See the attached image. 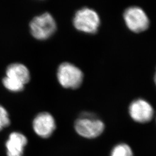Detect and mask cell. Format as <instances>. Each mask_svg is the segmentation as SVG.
I'll use <instances>...</instances> for the list:
<instances>
[{
  "mask_svg": "<svg viewBox=\"0 0 156 156\" xmlns=\"http://www.w3.org/2000/svg\"><path fill=\"white\" fill-rule=\"evenodd\" d=\"M123 17L127 27L134 33H141L149 28V18L144 11L139 7L128 8L124 12Z\"/></svg>",
  "mask_w": 156,
  "mask_h": 156,
  "instance_id": "5",
  "label": "cell"
},
{
  "mask_svg": "<svg viewBox=\"0 0 156 156\" xmlns=\"http://www.w3.org/2000/svg\"><path fill=\"white\" fill-rule=\"evenodd\" d=\"M130 116L134 121L140 123L151 122L154 116V109L146 101L138 99L133 101L129 107Z\"/></svg>",
  "mask_w": 156,
  "mask_h": 156,
  "instance_id": "7",
  "label": "cell"
},
{
  "mask_svg": "<svg viewBox=\"0 0 156 156\" xmlns=\"http://www.w3.org/2000/svg\"><path fill=\"white\" fill-rule=\"evenodd\" d=\"M33 127L35 134L41 138H48L56 129L55 119L49 112H41L34 119Z\"/></svg>",
  "mask_w": 156,
  "mask_h": 156,
  "instance_id": "6",
  "label": "cell"
},
{
  "mask_svg": "<svg viewBox=\"0 0 156 156\" xmlns=\"http://www.w3.org/2000/svg\"><path fill=\"white\" fill-rule=\"evenodd\" d=\"M5 76L26 85L31 79L28 68L20 62H13L6 67Z\"/></svg>",
  "mask_w": 156,
  "mask_h": 156,
  "instance_id": "9",
  "label": "cell"
},
{
  "mask_svg": "<svg viewBox=\"0 0 156 156\" xmlns=\"http://www.w3.org/2000/svg\"><path fill=\"white\" fill-rule=\"evenodd\" d=\"M29 26L30 33L34 38L41 41L49 38L57 30L56 20L49 12L34 17Z\"/></svg>",
  "mask_w": 156,
  "mask_h": 156,
  "instance_id": "2",
  "label": "cell"
},
{
  "mask_svg": "<svg viewBox=\"0 0 156 156\" xmlns=\"http://www.w3.org/2000/svg\"><path fill=\"white\" fill-rule=\"evenodd\" d=\"M57 78L59 84L65 89H76L83 83V73L73 64L64 62L57 70Z\"/></svg>",
  "mask_w": 156,
  "mask_h": 156,
  "instance_id": "3",
  "label": "cell"
},
{
  "mask_svg": "<svg viewBox=\"0 0 156 156\" xmlns=\"http://www.w3.org/2000/svg\"><path fill=\"white\" fill-rule=\"evenodd\" d=\"M27 144V139L24 135L19 132L12 133L6 142L7 156H23Z\"/></svg>",
  "mask_w": 156,
  "mask_h": 156,
  "instance_id": "8",
  "label": "cell"
},
{
  "mask_svg": "<svg viewBox=\"0 0 156 156\" xmlns=\"http://www.w3.org/2000/svg\"><path fill=\"white\" fill-rule=\"evenodd\" d=\"M73 23L77 30L84 33L94 34L100 27V17L94 9L89 7H83L75 12Z\"/></svg>",
  "mask_w": 156,
  "mask_h": 156,
  "instance_id": "1",
  "label": "cell"
},
{
  "mask_svg": "<svg viewBox=\"0 0 156 156\" xmlns=\"http://www.w3.org/2000/svg\"><path fill=\"white\" fill-rule=\"evenodd\" d=\"M76 132L81 136L93 139L99 136L104 132L105 125L98 119L89 113H84L78 119L75 123Z\"/></svg>",
  "mask_w": 156,
  "mask_h": 156,
  "instance_id": "4",
  "label": "cell"
},
{
  "mask_svg": "<svg viewBox=\"0 0 156 156\" xmlns=\"http://www.w3.org/2000/svg\"><path fill=\"white\" fill-rule=\"evenodd\" d=\"M154 82H155V83L156 85V73H155V75H154Z\"/></svg>",
  "mask_w": 156,
  "mask_h": 156,
  "instance_id": "13",
  "label": "cell"
},
{
  "mask_svg": "<svg viewBox=\"0 0 156 156\" xmlns=\"http://www.w3.org/2000/svg\"><path fill=\"white\" fill-rule=\"evenodd\" d=\"M9 115L5 108L0 105V131L10 125Z\"/></svg>",
  "mask_w": 156,
  "mask_h": 156,
  "instance_id": "12",
  "label": "cell"
},
{
  "mask_svg": "<svg viewBox=\"0 0 156 156\" xmlns=\"http://www.w3.org/2000/svg\"><path fill=\"white\" fill-rule=\"evenodd\" d=\"M111 156H133V152L128 145L120 144L113 147Z\"/></svg>",
  "mask_w": 156,
  "mask_h": 156,
  "instance_id": "11",
  "label": "cell"
},
{
  "mask_svg": "<svg viewBox=\"0 0 156 156\" xmlns=\"http://www.w3.org/2000/svg\"><path fill=\"white\" fill-rule=\"evenodd\" d=\"M2 83L6 89L13 93L20 92L24 90L25 87L24 84L6 76L3 78Z\"/></svg>",
  "mask_w": 156,
  "mask_h": 156,
  "instance_id": "10",
  "label": "cell"
}]
</instances>
